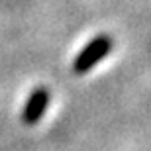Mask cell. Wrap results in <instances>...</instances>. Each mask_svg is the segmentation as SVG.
Returning a JSON list of instances; mask_svg holds the SVG:
<instances>
[{"mask_svg":"<svg viewBox=\"0 0 151 151\" xmlns=\"http://www.w3.org/2000/svg\"><path fill=\"white\" fill-rule=\"evenodd\" d=\"M112 45H114L112 37H110V35H106V34H102V35H98V37H94V39H92V41H90V43L77 55V59H75V63H73L75 75H84V73H88V71L94 67L96 63L102 61V59H104V57L110 53Z\"/></svg>","mask_w":151,"mask_h":151,"instance_id":"obj_1","label":"cell"},{"mask_svg":"<svg viewBox=\"0 0 151 151\" xmlns=\"http://www.w3.org/2000/svg\"><path fill=\"white\" fill-rule=\"evenodd\" d=\"M49 104V92L47 88H35L32 94H29L26 106H24V114H22V120L26 126H34L41 120L45 108Z\"/></svg>","mask_w":151,"mask_h":151,"instance_id":"obj_2","label":"cell"}]
</instances>
